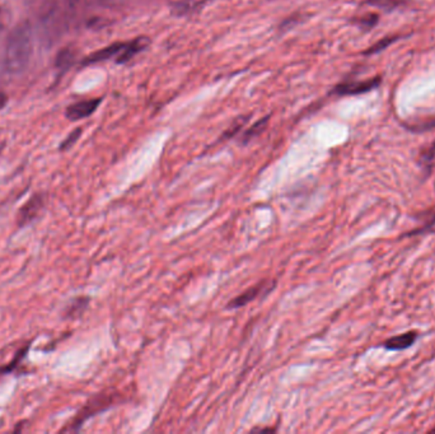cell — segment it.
<instances>
[{"label":"cell","mask_w":435,"mask_h":434,"mask_svg":"<svg viewBox=\"0 0 435 434\" xmlns=\"http://www.w3.org/2000/svg\"><path fill=\"white\" fill-rule=\"evenodd\" d=\"M31 55L32 32L27 23H22L8 36L4 50V69L9 74H21L27 69Z\"/></svg>","instance_id":"1"},{"label":"cell","mask_w":435,"mask_h":434,"mask_svg":"<svg viewBox=\"0 0 435 434\" xmlns=\"http://www.w3.org/2000/svg\"><path fill=\"white\" fill-rule=\"evenodd\" d=\"M275 285H277V283L274 280H263V282L257 283L246 292H243L240 296L233 298L228 304L229 310L241 308L243 306L251 304L258 297L265 296V294L270 293V290H274Z\"/></svg>","instance_id":"2"},{"label":"cell","mask_w":435,"mask_h":434,"mask_svg":"<svg viewBox=\"0 0 435 434\" xmlns=\"http://www.w3.org/2000/svg\"><path fill=\"white\" fill-rule=\"evenodd\" d=\"M380 84V76H374L371 79L358 81V82L341 83L336 86L333 93L338 96H358V95H364L371 90H375Z\"/></svg>","instance_id":"3"},{"label":"cell","mask_w":435,"mask_h":434,"mask_svg":"<svg viewBox=\"0 0 435 434\" xmlns=\"http://www.w3.org/2000/svg\"><path fill=\"white\" fill-rule=\"evenodd\" d=\"M101 98H92L87 101H81L76 104H71L67 110V118L71 121H78L82 118H90V115L98 109L101 104Z\"/></svg>","instance_id":"4"},{"label":"cell","mask_w":435,"mask_h":434,"mask_svg":"<svg viewBox=\"0 0 435 434\" xmlns=\"http://www.w3.org/2000/svg\"><path fill=\"white\" fill-rule=\"evenodd\" d=\"M209 0H176L171 4V13L174 17L184 18L199 13L207 6Z\"/></svg>","instance_id":"5"},{"label":"cell","mask_w":435,"mask_h":434,"mask_svg":"<svg viewBox=\"0 0 435 434\" xmlns=\"http://www.w3.org/2000/svg\"><path fill=\"white\" fill-rule=\"evenodd\" d=\"M417 337H419L417 331H408V332H403L400 335L387 339L386 341L383 343V346L389 352H402V351H406L408 348H411L415 344Z\"/></svg>","instance_id":"6"},{"label":"cell","mask_w":435,"mask_h":434,"mask_svg":"<svg viewBox=\"0 0 435 434\" xmlns=\"http://www.w3.org/2000/svg\"><path fill=\"white\" fill-rule=\"evenodd\" d=\"M126 42H113L109 46L104 48H99L95 53H92L90 56H87L83 60V65H93L98 62L109 60L111 57H116L121 53V50L124 48Z\"/></svg>","instance_id":"7"},{"label":"cell","mask_w":435,"mask_h":434,"mask_svg":"<svg viewBox=\"0 0 435 434\" xmlns=\"http://www.w3.org/2000/svg\"><path fill=\"white\" fill-rule=\"evenodd\" d=\"M149 45V39L140 36L134 39L132 41L126 42L124 48L121 50V53L116 56V62L118 64H126L130 62L134 56L138 55L140 51H143L146 46Z\"/></svg>","instance_id":"8"},{"label":"cell","mask_w":435,"mask_h":434,"mask_svg":"<svg viewBox=\"0 0 435 434\" xmlns=\"http://www.w3.org/2000/svg\"><path fill=\"white\" fill-rule=\"evenodd\" d=\"M43 203L45 200L42 198V195L32 196L31 200L22 207L20 215H18V224L26 226L29 222L34 221L43 207Z\"/></svg>","instance_id":"9"},{"label":"cell","mask_w":435,"mask_h":434,"mask_svg":"<svg viewBox=\"0 0 435 434\" xmlns=\"http://www.w3.org/2000/svg\"><path fill=\"white\" fill-rule=\"evenodd\" d=\"M268 124H269V116L260 118L258 121H256L255 124L251 125L249 129L243 133V135H242L241 138L242 143H243V144H247L252 139L258 137V135L266 129Z\"/></svg>","instance_id":"10"},{"label":"cell","mask_w":435,"mask_h":434,"mask_svg":"<svg viewBox=\"0 0 435 434\" xmlns=\"http://www.w3.org/2000/svg\"><path fill=\"white\" fill-rule=\"evenodd\" d=\"M90 299L87 297H78L70 302L69 306L65 310V315L68 318H76L83 313L85 308L88 307Z\"/></svg>","instance_id":"11"},{"label":"cell","mask_w":435,"mask_h":434,"mask_svg":"<svg viewBox=\"0 0 435 434\" xmlns=\"http://www.w3.org/2000/svg\"><path fill=\"white\" fill-rule=\"evenodd\" d=\"M419 163L427 175L435 171V142L429 147L425 152H422Z\"/></svg>","instance_id":"12"},{"label":"cell","mask_w":435,"mask_h":434,"mask_svg":"<svg viewBox=\"0 0 435 434\" xmlns=\"http://www.w3.org/2000/svg\"><path fill=\"white\" fill-rule=\"evenodd\" d=\"M435 233V210L428 214V217L424 219L422 227L413 229L411 232H408V237L411 236H425Z\"/></svg>","instance_id":"13"},{"label":"cell","mask_w":435,"mask_h":434,"mask_svg":"<svg viewBox=\"0 0 435 434\" xmlns=\"http://www.w3.org/2000/svg\"><path fill=\"white\" fill-rule=\"evenodd\" d=\"M249 120V115H243V116H240V118L235 120L233 124L229 126L227 130L223 133V137H221V140H227V139L235 138V135L240 133V131L243 129V126L247 124V121Z\"/></svg>","instance_id":"14"},{"label":"cell","mask_w":435,"mask_h":434,"mask_svg":"<svg viewBox=\"0 0 435 434\" xmlns=\"http://www.w3.org/2000/svg\"><path fill=\"white\" fill-rule=\"evenodd\" d=\"M366 3L369 6H373V7L391 12V11L405 6L406 0H366Z\"/></svg>","instance_id":"15"},{"label":"cell","mask_w":435,"mask_h":434,"mask_svg":"<svg viewBox=\"0 0 435 434\" xmlns=\"http://www.w3.org/2000/svg\"><path fill=\"white\" fill-rule=\"evenodd\" d=\"M74 62V53L70 48L62 50L56 59V67L62 70H67Z\"/></svg>","instance_id":"16"},{"label":"cell","mask_w":435,"mask_h":434,"mask_svg":"<svg viewBox=\"0 0 435 434\" xmlns=\"http://www.w3.org/2000/svg\"><path fill=\"white\" fill-rule=\"evenodd\" d=\"M377 21H378V15L377 14H366V15H363V17H360V18L357 20V25L361 29L369 31V29H372L377 25Z\"/></svg>","instance_id":"17"},{"label":"cell","mask_w":435,"mask_h":434,"mask_svg":"<svg viewBox=\"0 0 435 434\" xmlns=\"http://www.w3.org/2000/svg\"><path fill=\"white\" fill-rule=\"evenodd\" d=\"M81 134H82V129H76V130L71 131L69 135H68V138L62 142V145H60V149L62 151L69 149L70 147L76 144V140L81 137Z\"/></svg>","instance_id":"18"},{"label":"cell","mask_w":435,"mask_h":434,"mask_svg":"<svg viewBox=\"0 0 435 434\" xmlns=\"http://www.w3.org/2000/svg\"><path fill=\"white\" fill-rule=\"evenodd\" d=\"M396 39H397V37H387V39L380 40V42H377L374 46L369 48V50L366 51V54H375V53H380V50H383V48L388 46L389 43H392Z\"/></svg>","instance_id":"19"},{"label":"cell","mask_w":435,"mask_h":434,"mask_svg":"<svg viewBox=\"0 0 435 434\" xmlns=\"http://www.w3.org/2000/svg\"><path fill=\"white\" fill-rule=\"evenodd\" d=\"M104 3V6H110V7H116V6H121L124 4L126 0H101Z\"/></svg>","instance_id":"20"},{"label":"cell","mask_w":435,"mask_h":434,"mask_svg":"<svg viewBox=\"0 0 435 434\" xmlns=\"http://www.w3.org/2000/svg\"><path fill=\"white\" fill-rule=\"evenodd\" d=\"M4 102H6V96L0 93V107L4 104Z\"/></svg>","instance_id":"21"},{"label":"cell","mask_w":435,"mask_h":434,"mask_svg":"<svg viewBox=\"0 0 435 434\" xmlns=\"http://www.w3.org/2000/svg\"><path fill=\"white\" fill-rule=\"evenodd\" d=\"M431 432H433V433H435V427L431 429Z\"/></svg>","instance_id":"22"}]
</instances>
